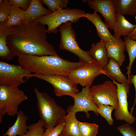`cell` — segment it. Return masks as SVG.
<instances>
[{"mask_svg":"<svg viewBox=\"0 0 136 136\" xmlns=\"http://www.w3.org/2000/svg\"><path fill=\"white\" fill-rule=\"evenodd\" d=\"M107 56L115 60L120 66H122L125 60V44L121 37L114 36L110 40L106 42Z\"/></svg>","mask_w":136,"mask_h":136,"instance_id":"obj_14","label":"cell"},{"mask_svg":"<svg viewBox=\"0 0 136 136\" xmlns=\"http://www.w3.org/2000/svg\"><path fill=\"white\" fill-rule=\"evenodd\" d=\"M44 126L40 120L28 126V130L21 136H43L44 132Z\"/></svg>","mask_w":136,"mask_h":136,"instance_id":"obj_28","label":"cell"},{"mask_svg":"<svg viewBox=\"0 0 136 136\" xmlns=\"http://www.w3.org/2000/svg\"><path fill=\"white\" fill-rule=\"evenodd\" d=\"M106 42L100 39L97 43H92L89 51L93 60L103 68L108 64L109 60L107 56Z\"/></svg>","mask_w":136,"mask_h":136,"instance_id":"obj_17","label":"cell"},{"mask_svg":"<svg viewBox=\"0 0 136 136\" xmlns=\"http://www.w3.org/2000/svg\"><path fill=\"white\" fill-rule=\"evenodd\" d=\"M59 136H66L62 132L60 134Z\"/></svg>","mask_w":136,"mask_h":136,"instance_id":"obj_36","label":"cell"},{"mask_svg":"<svg viewBox=\"0 0 136 136\" xmlns=\"http://www.w3.org/2000/svg\"><path fill=\"white\" fill-rule=\"evenodd\" d=\"M32 72L21 65L0 61V85L17 87L32 77Z\"/></svg>","mask_w":136,"mask_h":136,"instance_id":"obj_6","label":"cell"},{"mask_svg":"<svg viewBox=\"0 0 136 136\" xmlns=\"http://www.w3.org/2000/svg\"><path fill=\"white\" fill-rule=\"evenodd\" d=\"M43 4L46 5L52 12L67 8L70 4L68 0H42Z\"/></svg>","mask_w":136,"mask_h":136,"instance_id":"obj_27","label":"cell"},{"mask_svg":"<svg viewBox=\"0 0 136 136\" xmlns=\"http://www.w3.org/2000/svg\"><path fill=\"white\" fill-rule=\"evenodd\" d=\"M117 14L133 16L136 14V0H113Z\"/></svg>","mask_w":136,"mask_h":136,"instance_id":"obj_23","label":"cell"},{"mask_svg":"<svg viewBox=\"0 0 136 136\" xmlns=\"http://www.w3.org/2000/svg\"><path fill=\"white\" fill-rule=\"evenodd\" d=\"M15 122L11 127L9 128L2 136H21L25 134L28 129L26 124L28 116L22 111H18Z\"/></svg>","mask_w":136,"mask_h":136,"instance_id":"obj_20","label":"cell"},{"mask_svg":"<svg viewBox=\"0 0 136 136\" xmlns=\"http://www.w3.org/2000/svg\"><path fill=\"white\" fill-rule=\"evenodd\" d=\"M84 17L87 18L94 25L98 36L100 39L106 42L114 36L112 34L109 30V27L102 20L97 12L94 11L92 13H86Z\"/></svg>","mask_w":136,"mask_h":136,"instance_id":"obj_15","label":"cell"},{"mask_svg":"<svg viewBox=\"0 0 136 136\" xmlns=\"http://www.w3.org/2000/svg\"><path fill=\"white\" fill-rule=\"evenodd\" d=\"M89 87H83L81 91L79 92L74 98V103L73 105L69 107L67 110V113L71 112L76 113L78 112H83L89 117L88 112L92 111L96 115H99L98 107L94 103L91 97Z\"/></svg>","mask_w":136,"mask_h":136,"instance_id":"obj_13","label":"cell"},{"mask_svg":"<svg viewBox=\"0 0 136 136\" xmlns=\"http://www.w3.org/2000/svg\"><path fill=\"white\" fill-rule=\"evenodd\" d=\"M12 5L9 0H3L0 4V23H6L7 22Z\"/></svg>","mask_w":136,"mask_h":136,"instance_id":"obj_30","label":"cell"},{"mask_svg":"<svg viewBox=\"0 0 136 136\" xmlns=\"http://www.w3.org/2000/svg\"><path fill=\"white\" fill-rule=\"evenodd\" d=\"M78 127L81 136H96L98 126L95 123L79 121Z\"/></svg>","mask_w":136,"mask_h":136,"instance_id":"obj_26","label":"cell"},{"mask_svg":"<svg viewBox=\"0 0 136 136\" xmlns=\"http://www.w3.org/2000/svg\"><path fill=\"white\" fill-rule=\"evenodd\" d=\"M28 99L18 87L0 85V107L4 109L8 115L14 116L18 112L19 106Z\"/></svg>","mask_w":136,"mask_h":136,"instance_id":"obj_8","label":"cell"},{"mask_svg":"<svg viewBox=\"0 0 136 136\" xmlns=\"http://www.w3.org/2000/svg\"><path fill=\"white\" fill-rule=\"evenodd\" d=\"M72 23L68 22L59 27L60 38V49L68 51L76 55L80 61L84 63L91 62L93 60L89 51H86L79 47L76 40V35L73 28Z\"/></svg>","mask_w":136,"mask_h":136,"instance_id":"obj_5","label":"cell"},{"mask_svg":"<svg viewBox=\"0 0 136 136\" xmlns=\"http://www.w3.org/2000/svg\"><path fill=\"white\" fill-rule=\"evenodd\" d=\"M12 5L21 7L26 10L30 5L31 0H9Z\"/></svg>","mask_w":136,"mask_h":136,"instance_id":"obj_33","label":"cell"},{"mask_svg":"<svg viewBox=\"0 0 136 136\" xmlns=\"http://www.w3.org/2000/svg\"><path fill=\"white\" fill-rule=\"evenodd\" d=\"M11 32V27L0 23V57L2 59L11 60L15 56L7 43V37Z\"/></svg>","mask_w":136,"mask_h":136,"instance_id":"obj_19","label":"cell"},{"mask_svg":"<svg viewBox=\"0 0 136 136\" xmlns=\"http://www.w3.org/2000/svg\"><path fill=\"white\" fill-rule=\"evenodd\" d=\"M52 12L49 9L43 6L41 0H31L29 7L26 11L25 18L24 22H32L39 17Z\"/></svg>","mask_w":136,"mask_h":136,"instance_id":"obj_16","label":"cell"},{"mask_svg":"<svg viewBox=\"0 0 136 136\" xmlns=\"http://www.w3.org/2000/svg\"><path fill=\"white\" fill-rule=\"evenodd\" d=\"M117 129L123 136H136V130L128 123L120 125Z\"/></svg>","mask_w":136,"mask_h":136,"instance_id":"obj_31","label":"cell"},{"mask_svg":"<svg viewBox=\"0 0 136 136\" xmlns=\"http://www.w3.org/2000/svg\"><path fill=\"white\" fill-rule=\"evenodd\" d=\"M40 23H23L11 27L12 32L7 38L8 46L15 56L57 55L53 46L48 42L47 29Z\"/></svg>","mask_w":136,"mask_h":136,"instance_id":"obj_1","label":"cell"},{"mask_svg":"<svg viewBox=\"0 0 136 136\" xmlns=\"http://www.w3.org/2000/svg\"><path fill=\"white\" fill-rule=\"evenodd\" d=\"M118 62L114 59L109 58L108 64L103 68L106 73L112 79L118 83L130 84L125 75L122 72Z\"/></svg>","mask_w":136,"mask_h":136,"instance_id":"obj_18","label":"cell"},{"mask_svg":"<svg viewBox=\"0 0 136 136\" xmlns=\"http://www.w3.org/2000/svg\"><path fill=\"white\" fill-rule=\"evenodd\" d=\"M35 77L45 80L51 84L55 95L59 97L64 95L70 96L73 98L79 92L77 84L67 76L61 75L45 76L33 74Z\"/></svg>","mask_w":136,"mask_h":136,"instance_id":"obj_10","label":"cell"},{"mask_svg":"<svg viewBox=\"0 0 136 136\" xmlns=\"http://www.w3.org/2000/svg\"><path fill=\"white\" fill-rule=\"evenodd\" d=\"M114 109V107L108 105H101L98 107V114L104 118L110 126L113 124L114 121L112 117L111 113Z\"/></svg>","mask_w":136,"mask_h":136,"instance_id":"obj_29","label":"cell"},{"mask_svg":"<svg viewBox=\"0 0 136 136\" xmlns=\"http://www.w3.org/2000/svg\"><path fill=\"white\" fill-rule=\"evenodd\" d=\"M125 44V50L128 53L129 59L128 66L126 67L127 71L126 74L128 75V80L131 73V66L136 58V40L129 38L127 36L124 38Z\"/></svg>","mask_w":136,"mask_h":136,"instance_id":"obj_25","label":"cell"},{"mask_svg":"<svg viewBox=\"0 0 136 136\" xmlns=\"http://www.w3.org/2000/svg\"><path fill=\"white\" fill-rule=\"evenodd\" d=\"M65 124L62 121L52 128L46 129L43 136H59L62 132Z\"/></svg>","mask_w":136,"mask_h":136,"instance_id":"obj_32","label":"cell"},{"mask_svg":"<svg viewBox=\"0 0 136 136\" xmlns=\"http://www.w3.org/2000/svg\"><path fill=\"white\" fill-rule=\"evenodd\" d=\"M112 80L117 87L118 101V108L114 113L115 119L118 120L124 121L130 125L133 124L136 119L129 113L128 108L127 94L129 92L130 84L120 83Z\"/></svg>","mask_w":136,"mask_h":136,"instance_id":"obj_11","label":"cell"},{"mask_svg":"<svg viewBox=\"0 0 136 136\" xmlns=\"http://www.w3.org/2000/svg\"><path fill=\"white\" fill-rule=\"evenodd\" d=\"M89 91L92 99L97 107L106 105L113 107L115 110L118 109L117 87L113 82L107 81L93 85L89 88Z\"/></svg>","mask_w":136,"mask_h":136,"instance_id":"obj_7","label":"cell"},{"mask_svg":"<svg viewBox=\"0 0 136 136\" xmlns=\"http://www.w3.org/2000/svg\"><path fill=\"white\" fill-rule=\"evenodd\" d=\"M89 7L94 11L99 13L104 17L106 23L111 29H113L116 18L113 0H88Z\"/></svg>","mask_w":136,"mask_h":136,"instance_id":"obj_12","label":"cell"},{"mask_svg":"<svg viewBox=\"0 0 136 136\" xmlns=\"http://www.w3.org/2000/svg\"><path fill=\"white\" fill-rule=\"evenodd\" d=\"M3 1V0H0V4H1L2 3Z\"/></svg>","mask_w":136,"mask_h":136,"instance_id":"obj_37","label":"cell"},{"mask_svg":"<svg viewBox=\"0 0 136 136\" xmlns=\"http://www.w3.org/2000/svg\"><path fill=\"white\" fill-rule=\"evenodd\" d=\"M26 11L12 5L7 22L6 23L8 27L19 25L23 23L25 19Z\"/></svg>","mask_w":136,"mask_h":136,"instance_id":"obj_24","label":"cell"},{"mask_svg":"<svg viewBox=\"0 0 136 136\" xmlns=\"http://www.w3.org/2000/svg\"><path fill=\"white\" fill-rule=\"evenodd\" d=\"M34 91L40 120L44 127L46 129L52 128L62 122L66 115L64 109L46 93L40 92L36 88Z\"/></svg>","mask_w":136,"mask_h":136,"instance_id":"obj_3","label":"cell"},{"mask_svg":"<svg viewBox=\"0 0 136 136\" xmlns=\"http://www.w3.org/2000/svg\"><path fill=\"white\" fill-rule=\"evenodd\" d=\"M20 65L34 74L48 76L69 75L73 69L84 63L70 61L57 55L42 56L22 55L18 56Z\"/></svg>","mask_w":136,"mask_h":136,"instance_id":"obj_2","label":"cell"},{"mask_svg":"<svg viewBox=\"0 0 136 136\" xmlns=\"http://www.w3.org/2000/svg\"><path fill=\"white\" fill-rule=\"evenodd\" d=\"M135 18L136 21V14H135ZM127 37L131 39L136 40V26L132 32Z\"/></svg>","mask_w":136,"mask_h":136,"instance_id":"obj_35","label":"cell"},{"mask_svg":"<svg viewBox=\"0 0 136 136\" xmlns=\"http://www.w3.org/2000/svg\"><path fill=\"white\" fill-rule=\"evenodd\" d=\"M85 14L82 9L67 8L41 16L34 22H39L44 26L47 25L48 33H56L58 31V28L63 23L68 22L76 23L81 18L84 17Z\"/></svg>","mask_w":136,"mask_h":136,"instance_id":"obj_4","label":"cell"},{"mask_svg":"<svg viewBox=\"0 0 136 136\" xmlns=\"http://www.w3.org/2000/svg\"><path fill=\"white\" fill-rule=\"evenodd\" d=\"M102 74L106 75L103 68L93 60L89 62L84 63L73 69L68 76L75 83L80 85L83 87H90L95 79Z\"/></svg>","mask_w":136,"mask_h":136,"instance_id":"obj_9","label":"cell"},{"mask_svg":"<svg viewBox=\"0 0 136 136\" xmlns=\"http://www.w3.org/2000/svg\"><path fill=\"white\" fill-rule=\"evenodd\" d=\"M67 113L62 120L65 124L62 132L66 136H81L78 127L79 121L76 118V113Z\"/></svg>","mask_w":136,"mask_h":136,"instance_id":"obj_22","label":"cell"},{"mask_svg":"<svg viewBox=\"0 0 136 136\" xmlns=\"http://www.w3.org/2000/svg\"><path fill=\"white\" fill-rule=\"evenodd\" d=\"M128 81L130 85L131 84H133L135 90V97L134 101L132 107L131 109L130 113L132 114L133 111L136 103V75H134L131 74V75H130Z\"/></svg>","mask_w":136,"mask_h":136,"instance_id":"obj_34","label":"cell"},{"mask_svg":"<svg viewBox=\"0 0 136 136\" xmlns=\"http://www.w3.org/2000/svg\"><path fill=\"white\" fill-rule=\"evenodd\" d=\"M136 26V24H133L130 23L123 15L117 14L116 22L113 29L114 36L117 37L127 36L132 32Z\"/></svg>","mask_w":136,"mask_h":136,"instance_id":"obj_21","label":"cell"}]
</instances>
